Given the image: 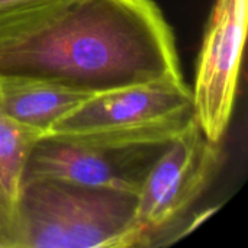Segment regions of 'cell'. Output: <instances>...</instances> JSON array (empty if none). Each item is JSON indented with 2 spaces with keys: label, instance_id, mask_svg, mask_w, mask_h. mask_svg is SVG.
I'll return each instance as SVG.
<instances>
[{
  "label": "cell",
  "instance_id": "obj_1",
  "mask_svg": "<svg viewBox=\"0 0 248 248\" xmlns=\"http://www.w3.org/2000/svg\"><path fill=\"white\" fill-rule=\"evenodd\" d=\"M0 76L87 93L183 81L176 41L154 0H68L0 33Z\"/></svg>",
  "mask_w": 248,
  "mask_h": 248
},
{
  "label": "cell",
  "instance_id": "obj_2",
  "mask_svg": "<svg viewBox=\"0 0 248 248\" xmlns=\"http://www.w3.org/2000/svg\"><path fill=\"white\" fill-rule=\"evenodd\" d=\"M137 196L54 179L25 180L22 248H135L151 241L137 221Z\"/></svg>",
  "mask_w": 248,
  "mask_h": 248
},
{
  "label": "cell",
  "instance_id": "obj_3",
  "mask_svg": "<svg viewBox=\"0 0 248 248\" xmlns=\"http://www.w3.org/2000/svg\"><path fill=\"white\" fill-rule=\"evenodd\" d=\"M180 132L44 135L29 153L23 182L54 179L138 196L150 170Z\"/></svg>",
  "mask_w": 248,
  "mask_h": 248
},
{
  "label": "cell",
  "instance_id": "obj_4",
  "mask_svg": "<svg viewBox=\"0 0 248 248\" xmlns=\"http://www.w3.org/2000/svg\"><path fill=\"white\" fill-rule=\"evenodd\" d=\"M222 163L221 142L211 141L196 118L169 144L137 196V221L151 246L198 202Z\"/></svg>",
  "mask_w": 248,
  "mask_h": 248
},
{
  "label": "cell",
  "instance_id": "obj_5",
  "mask_svg": "<svg viewBox=\"0 0 248 248\" xmlns=\"http://www.w3.org/2000/svg\"><path fill=\"white\" fill-rule=\"evenodd\" d=\"M185 81H157L90 96L45 135H100L183 131L195 119Z\"/></svg>",
  "mask_w": 248,
  "mask_h": 248
},
{
  "label": "cell",
  "instance_id": "obj_6",
  "mask_svg": "<svg viewBox=\"0 0 248 248\" xmlns=\"http://www.w3.org/2000/svg\"><path fill=\"white\" fill-rule=\"evenodd\" d=\"M248 0H215L199 57L193 108L203 134L221 142L231 122L247 36Z\"/></svg>",
  "mask_w": 248,
  "mask_h": 248
},
{
  "label": "cell",
  "instance_id": "obj_7",
  "mask_svg": "<svg viewBox=\"0 0 248 248\" xmlns=\"http://www.w3.org/2000/svg\"><path fill=\"white\" fill-rule=\"evenodd\" d=\"M93 93L32 76H0V108L16 122L42 134Z\"/></svg>",
  "mask_w": 248,
  "mask_h": 248
},
{
  "label": "cell",
  "instance_id": "obj_8",
  "mask_svg": "<svg viewBox=\"0 0 248 248\" xmlns=\"http://www.w3.org/2000/svg\"><path fill=\"white\" fill-rule=\"evenodd\" d=\"M41 132L25 126L0 108V248H22L19 203L25 166Z\"/></svg>",
  "mask_w": 248,
  "mask_h": 248
},
{
  "label": "cell",
  "instance_id": "obj_9",
  "mask_svg": "<svg viewBox=\"0 0 248 248\" xmlns=\"http://www.w3.org/2000/svg\"><path fill=\"white\" fill-rule=\"evenodd\" d=\"M68 0H0V33Z\"/></svg>",
  "mask_w": 248,
  "mask_h": 248
}]
</instances>
